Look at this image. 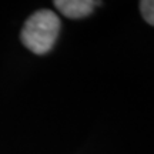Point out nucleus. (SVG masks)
<instances>
[{
	"mask_svg": "<svg viewBox=\"0 0 154 154\" xmlns=\"http://www.w3.org/2000/svg\"><path fill=\"white\" fill-rule=\"evenodd\" d=\"M97 5L93 0H56L54 6L69 19H82L88 16Z\"/></svg>",
	"mask_w": 154,
	"mask_h": 154,
	"instance_id": "2",
	"label": "nucleus"
},
{
	"mask_svg": "<svg viewBox=\"0 0 154 154\" xmlns=\"http://www.w3.org/2000/svg\"><path fill=\"white\" fill-rule=\"evenodd\" d=\"M60 32V20L51 10H38L29 17L22 30V42L36 54L47 53Z\"/></svg>",
	"mask_w": 154,
	"mask_h": 154,
	"instance_id": "1",
	"label": "nucleus"
},
{
	"mask_svg": "<svg viewBox=\"0 0 154 154\" xmlns=\"http://www.w3.org/2000/svg\"><path fill=\"white\" fill-rule=\"evenodd\" d=\"M140 10L144 20L154 26V0H144L140 2Z\"/></svg>",
	"mask_w": 154,
	"mask_h": 154,
	"instance_id": "3",
	"label": "nucleus"
}]
</instances>
